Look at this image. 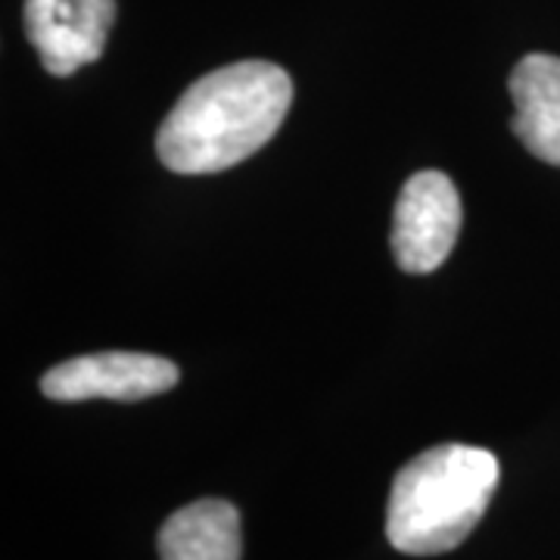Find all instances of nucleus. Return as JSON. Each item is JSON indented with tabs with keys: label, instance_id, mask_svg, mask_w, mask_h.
Returning a JSON list of instances; mask_svg holds the SVG:
<instances>
[{
	"label": "nucleus",
	"instance_id": "obj_1",
	"mask_svg": "<svg viewBox=\"0 0 560 560\" xmlns=\"http://www.w3.org/2000/svg\"><path fill=\"white\" fill-rule=\"evenodd\" d=\"M293 103L290 75L265 60H243L194 81L156 135V153L178 175H212L259 153Z\"/></svg>",
	"mask_w": 560,
	"mask_h": 560
},
{
	"label": "nucleus",
	"instance_id": "obj_2",
	"mask_svg": "<svg viewBox=\"0 0 560 560\" xmlns=\"http://www.w3.org/2000/svg\"><path fill=\"white\" fill-rule=\"evenodd\" d=\"M499 486V460L477 445H436L393 480L386 536L401 555L430 558L458 548L482 521Z\"/></svg>",
	"mask_w": 560,
	"mask_h": 560
},
{
	"label": "nucleus",
	"instance_id": "obj_3",
	"mask_svg": "<svg viewBox=\"0 0 560 560\" xmlns=\"http://www.w3.org/2000/svg\"><path fill=\"white\" fill-rule=\"evenodd\" d=\"M460 219L458 187L448 175L418 172L405 180L393 215V253L401 271H436L458 241Z\"/></svg>",
	"mask_w": 560,
	"mask_h": 560
},
{
	"label": "nucleus",
	"instance_id": "obj_4",
	"mask_svg": "<svg viewBox=\"0 0 560 560\" xmlns=\"http://www.w3.org/2000/svg\"><path fill=\"white\" fill-rule=\"evenodd\" d=\"M178 377V368L162 355L94 352L50 368L40 377V393L54 401H140L168 393Z\"/></svg>",
	"mask_w": 560,
	"mask_h": 560
},
{
	"label": "nucleus",
	"instance_id": "obj_5",
	"mask_svg": "<svg viewBox=\"0 0 560 560\" xmlns=\"http://www.w3.org/2000/svg\"><path fill=\"white\" fill-rule=\"evenodd\" d=\"M113 22L116 0H25V35L57 79L101 60Z\"/></svg>",
	"mask_w": 560,
	"mask_h": 560
},
{
	"label": "nucleus",
	"instance_id": "obj_6",
	"mask_svg": "<svg viewBox=\"0 0 560 560\" xmlns=\"http://www.w3.org/2000/svg\"><path fill=\"white\" fill-rule=\"evenodd\" d=\"M511 97L517 106L514 135L548 165H560V57L529 54L511 72Z\"/></svg>",
	"mask_w": 560,
	"mask_h": 560
},
{
	"label": "nucleus",
	"instance_id": "obj_7",
	"mask_svg": "<svg viewBox=\"0 0 560 560\" xmlns=\"http://www.w3.org/2000/svg\"><path fill=\"white\" fill-rule=\"evenodd\" d=\"M162 560H241V514L231 501L200 499L160 529Z\"/></svg>",
	"mask_w": 560,
	"mask_h": 560
}]
</instances>
